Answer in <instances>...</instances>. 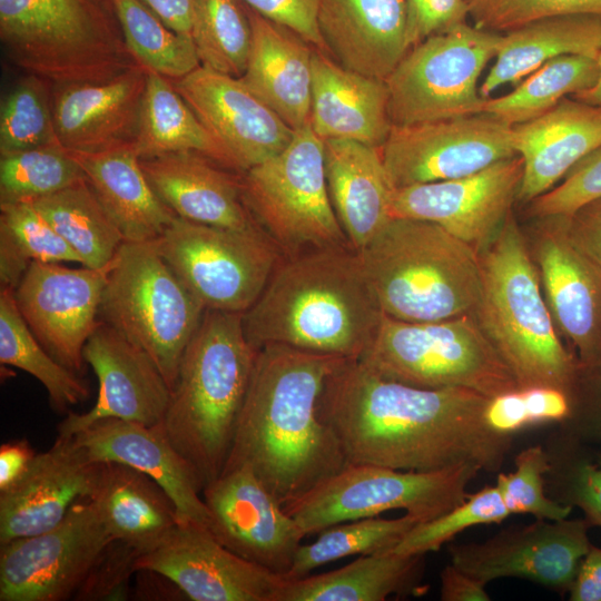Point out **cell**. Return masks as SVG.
Wrapping results in <instances>:
<instances>
[{
    "mask_svg": "<svg viewBox=\"0 0 601 601\" xmlns=\"http://www.w3.org/2000/svg\"><path fill=\"white\" fill-rule=\"evenodd\" d=\"M489 397L463 387L421 388L345 359L326 378L318 415L348 464L431 472L472 464L499 473L514 435L484 421Z\"/></svg>",
    "mask_w": 601,
    "mask_h": 601,
    "instance_id": "cell-1",
    "label": "cell"
},
{
    "mask_svg": "<svg viewBox=\"0 0 601 601\" xmlns=\"http://www.w3.org/2000/svg\"><path fill=\"white\" fill-rule=\"evenodd\" d=\"M511 515L496 485L469 494L463 503L443 515L416 524L392 550L401 554H426L439 551L464 530L501 523Z\"/></svg>",
    "mask_w": 601,
    "mask_h": 601,
    "instance_id": "cell-48",
    "label": "cell"
},
{
    "mask_svg": "<svg viewBox=\"0 0 601 601\" xmlns=\"http://www.w3.org/2000/svg\"><path fill=\"white\" fill-rule=\"evenodd\" d=\"M111 541L95 502L78 501L53 529L0 544V601L75 597Z\"/></svg>",
    "mask_w": 601,
    "mask_h": 601,
    "instance_id": "cell-14",
    "label": "cell"
},
{
    "mask_svg": "<svg viewBox=\"0 0 601 601\" xmlns=\"http://www.w3.org/2000/svg\"><path fill=\"white\" fill-rule=\"evenodd\" d=\"M530 248L554 325L580 363L601 361V267L568 237L561 216L541 218Z\"/></svg>",
    "mask_w": 601,
    "mask_h": 601,
    "instance_id": "cell-22",
    "label": "cell"
},
{
    "mask_svg": "<svg viewBox=\"0 0 601 601\" xmlns=\"http://www.w3.org/2000/svg\"><path fill=\"white\" fill-rule=\"evenodd\" d=\"M9 59L53 86L102 82L137 66L109 0H0Z\"/></svg>",
    "mask_w": 601,
    "mask_h": 601,
    "instance_id": "cell-7",
    "label": "cell"
},
{
    "mask_svg": "<svg viewBox=\"0 0 601 601\" xmlns=\"http://www.w3.org/2000/svg\"><path fill=\"white\" fill-rule=\"evenodd\" d=\"M481 470L472 464L431 472L347 464L331 479L284 505L305 536L346 521L403 510L420 523L434 520L467 497Z\"/></svg>",
    "mask_w": 601,
    "mask_h": 601,
    "instance_id": "cell-11",
    "label": "cell"
},
{
    "mask_svg": "<svg viewBox=\"0 0 601 601\" xmlns=\"http://www.w3.org/2000/svg\"><path fill=\"white\" fill-rule=\"evenodd\" d=\"M104 463L89 461L72 437L57 436L22 475L0 492V544L49 531L80 500L91 499Z\"/></svg>",
    "mask_w": 601,
    "mask_h": 601,
    "instance_id": "cell-24",
    "label": "cell"
},
{
    "mask_svg": "<svg viewBox=\"0 0 601 601\" xmlns=\"http://www.w3.org/2000/svg\"><path fill=\"white\" fill-rule=\"evenodd\" d=\"M242 184L256 223L288 257L352 248L328 195L324 140L309 122L283 151L245 171Z\"/></svg>",
    "mask_w": 601,
    "mask_h": 601,
    "instance_id": "cell-10",
    "label": "cell"
},
{
    "mask_svg": "<svg viewBox=\"0 0 601 601\" xmlns=\"http://www.w3.org/2000/svg\"><path fill=\"white\" fill-rule=\"evenodd\" d=\"M256 354L243 314L210 309L183 354L160 426L195 471L201 491L227 461Z\"/></svg>",
    "mask_w": 601,
    "mask_h": 601,
    "instance_id": "cell-4",
    "label": "cell"
},
{
    "mask_svg": "<svg viewBox=\"0 0 601 601\" xmlns=\"http://www.w3.org/2000/svg\"><path fill=\"white\" fill-rule=\"evenodd\" d=\"M154 244L205 309L244 314L282 262L258 224L243 229L176 216Z\"/></svg>",
    "mask_w": 601,
    "mask_h": 601,
    "instance_id": "cell-12",
    "label": "cell"
},
{
    "mask_svg": "<svg viewBox=\"0 0 601 601\" xmlns=\"http://www.w3.org/2000/svg\"><path fill=\"white\" fill-rule=\"evenodd\" d=\"M597 63H598L599 72H598V78L594 85L583 91H580L571 96V98L590 104V105L601 106V49L597 57Z\"/></svg>",
    "mask_w": 601,
    "mask_h": 601,
    "instance_id": "cell-62",
    "label": "cell"
},
{
    "mask_svg": "<svg viewBox=\"0 0 601 601\" xmlns=\"http://www.w3.org/2000/svg\"><path fill=\"white\" fill-rule=\"evenodd\" d=\"M357 361L384 378L421 388L463 387L487 397L520 388L473 314L425 323L384 314Z\"/></svg>",
    "mask_w": 601,
    "mask_h": 601,
    "instance_id": "cell-9",
    "label": "cell"
},
{
    "mask_svg": "<svg viewBox=\"0 0 601 601\" xmlns=\"http://www.w3.org/2000/svg\"><path fill=\"white\" fill-rule=\"evenodd\" d=\"M201 495L217 541L275 574H287L305 534L248 467L224 469Z\"/></svg>",
    "mask_w": 601,
    "mask_h": 601,
    "instance_id": "cell-20",
    "label": "cell"
},
{
    "mask_svg": "<svg viewBox=\"0 0 601 601\" xmlns=\"http://www.w3.org/2000/svg\"><path fill=\"white\" fill-rule=\"evenodd\" d=\"M134 147L139 159L193 151L227 167V160L173 81L147 70ZM228 168V167H227Z\"/></svg>",
    "mask_w": 601,
    "mask_h": 601,
    "instance_id": "cell-37",
    "label": "cell"
},
{
    "mask_svg": "<svg viewBox=\"0 0 601 601\" xmlns=\"http://www.w3.org/2000/svg\"><path fill=\"white\" fill-rule=\"evenodd\" d=\"M571 601H601V548L591 545L568 591Z\"/></svg>",
    "mask_w": 601,
    "mask_h": 601,
    "instance_id": "cell-59",
    "label": "cell"
},
{
    "mask_svg": "<svg viewBox=\"0 0 601 601\" xmlns=\"http://www.w3.org/2000/svg\"><path fill=\"white\" fill-rule=\"evenodd\" d=\"M383 316L358 253L323 248L282 260L243 314V327L257 351L279 344L359 359Z\"/></svg>",
    "mask_w": 601,
    "mask_h": 601,
    "instance_id": "cell-3",
    "label": "cell"
},
{
    "mask_svg": "<svg viewBox=\"0 0 601 601\" xmlns=\"http://www.w3.org/2000/svg\"><path fill=\"white\" fill-rule=\"evenodd\" d=\"M49 83L28 73L4 98L0 112V155L60 145Z\"/></svg>",
    "mask_w": 601,
    "mask_h": 601,
    "instance_id": "cell-47",
    "label": "cell"
},
{
    "mask_svg": "<svg viewBox=\"0 0 601 601\" xmlns=\"http://www.w3.org/2000/svg\"><path fill=\"white\" fill-rule=\"evenodd\" d=\"M601 16L570 14L541 19L501 35L495 62L479 91L483 98L504 83L518 85L551 59L581 55L597 59Z\"/></svg>",
    "mask_w": 601,
    "mask_h": 601,
    "instance_id": "cell-35",
    "label": "cell"
},
{
    "mask_svg": "<svg viewBox=\"0 0 601 601\" xmlns=\"http://www.w3.org/2000/svg\"><path fill=\"white\" fill-rule=\"evenodd\" d=\"M107 267L71 268L32 262L13 289L26 324L60 364L81 375L83 347L101 323Z\"/></svg>",
    "mask_w": 601,
    "mask_h": 601,
    "instance_id": "cell-18",
    "label": "cell"
},
{
    "mask_svg": "<svg viewBox=\"0 0 601 601\" xmlns=\"http://www.w3.org/2000/svg\"><path fill=\"white\" fill-rule=\"evenodd\" d=\"M318 23L342 66L385 80L408 51L406 0H321Z\"/></svg>",
    "mask_w": 601,
    "mask_h": 601,
    "instance_id": "cell-29",
    "label": "cell"
},
{
    "mask_svg": "<svg viewBox=\"0 0 601 601\" xmlns=\"http://www.w3.org/2000/svg\"><path fill=\"white\" fill-rule=\"evenodd\" d=\"M467 16L465 0H406L408 48L466 22Z\"/></svg>",
    "mask_w": 601,
    "mask_h": 601,
    "instance_id": "cell-55",
    "label": "cell"
},
{
    "mask_svg": "<svg viewBox=\"0 0 601 601\" xmlns=\"http://www.w3.org/2000/svg\"><path fill=\"white\" fill-rule=\"evenodd\" d=\"M86 175L62 146H42L0 157V204L32 201Z\"/></svg>",
    "mask_w": 601,
    "mask_h": 601,
    "instance_id": "cell-46",
    "label": "cell"
},
{
    "mask_svg": "<svg viewBox=\"0 0 601 601\" xmlns=\"http://www.w3.org/2000/svg\"><path fill=\"white\" fill-rule=\"evenodd\" d=\"M191 39L200 65L239 78L247 66L252 27L240 0H194Z\"/></svg>",
    "mask_w": 601,
    "mask_h": 601,
    "instance_id": "cell-45",
    "label": "cell"
},
{
    "mask_svg": "<svg viewBox=\"0 0 601 601\" xmlns=\"http://www.w3.org/2000/svg\"><path fill=\"white\" fill-rule=\"evenodd\" d=\"M139 162L156 195L176 216L236 229L257 224L245 203L242 178L210 158L181 151Z\"/></svg>",
    "mask_w": 601,
    "mask_h": 601,
    "instance_id": "cell-28",
    "label": "cell"
},
{
    "mask_svg": "<svg viewBox=\"0 0 601 601\" xmlns=\"http://www.w3.org/2000/svg\"><path fill=\"white\" fill-rule=\"evenodd\" d=\"M544 447L550 463L548 495L581 509L591 526H601V452L561 428L550 434Z\"/></svg>",
    "mask_w": 601,
    "mask_h": 601,
    "instance_id": "cell-44",
    "label": "cell"
},
{
    "mask_svg": "<svg viewBox=\"0 0 601 601\" xmlns=\"http://www.w3.org/2000/svg\"><path fill=\"white\" fill-rule=\"evenodd\" d=\"M512 139L524 166L516 200L530 203L601 147V106L565 97L540 117L512 126Z\"/></svg>",
    "mask_w": 601,
    "mask_h": 601,
    "instance_id": "cell-27",
    "label": "cell"
},
{
    "mask_svg": "<svg viewBox=\"0 0 601 601\" xmlns=\"http://www.w3.org/2000/svg\"><path fill=\"white\" fill-rule=\"evenodd\" d=\"M501 33L467 22L412 47L385 79L393 125L482 114L477 80L496 55Z\"/></svg>",
    "mask_w": 601,
    "mask_h": 601,
    "instance_id": "cell-13",
    "label": "cell"
},
{
    "mask_svg": "<svg viewBox=\"0 0 601 601\" xmlns=\"http://www.w3.org/2000/svg\"><path fill=\"white\" fill-rule=\"evenodd\" d=\"M328 195L352 248L361 250L392 218L395 187L380 148L346 139L324 141Z\"/></svg>",
    "mask_w": 601,
    "mask_h": 601,
    "instance_id": "cell-32",
    "label": "cell"
},
{
    "mask_svg": "<svg viewBox=\"0 0 601 601\" xmlns=\"http://www.w3.org/2000/svg\"><path fill=\"white\" fill-rule=\"evenodd\" d=\"M109 1H111V0H109Z\"/></svg>",
    "mask_w": 601,
    "mask_h": 601,
    "instance_id": "cell-63",
    "label": "cell"
},
{
    "mask_svg": "<svg viewBox=\"0 0 601 601\" xmlns=\"http://www.w3.org/2000/svg\"><path fill=\"white\" fill-rule=\"evenodd\" d=\"M571 412L570 396L558 388L533 386L489 397L484 421L494 432L514 435L543 423H562Z\"/></svg>",
    "mask_w": 601,
    "mask_h": 601,
    "instance_id": "cell-50",
    "label": "cell"
},
{
    "mask_svg": "<svg viewBox=\"0 0 601 601\" xmlns=\"http://www.w3.org/2000/svg\"><path fill=\"white\" fill-rule=\"evenodd\" d=\"M68 151L125 242H152L176 217L150 186L134 141L98 152Z\"/></svg>",
    "mask_w": 601,
    "mask_h": 601,
    "instance_id": "cell-33",
    "label": "cell"
},
{
    "mask_svg": "<svg viewBox=\"0 0 601 601\" xmlns=\"http://www.w3.org/2000/svg\"><path fill=\"white\" fill-rule=\"evenodd\" d=\"M171 81L223 150L228 168L245 173L278 155L294 137L237 77L200 66Z\"/></svg>",
    "mask_w": 601,
    "mask_h": 601,
    "instance_id": "cell-21",
    "label": "cell"
},
{
    "mask_svg": "<svg viewBox=\"0 0 601 601\" xmlns=\"http://www.w3.org/2000/svg\"><path fill=\"white\" fill-rule=\"evenodd\" d=\"M85 363L98 378V395L86 413L68 412L57 427L70 437L101 418H120L148 426L166 414L170 388L152 359L119 332L101 323L83 347Z\"/></svg>",
    "mask_w": 601,
    "mask_h": 601,
    "instance_id": "cell-23",
    "label": "cell"
},
{
    "mask_svg": "<svg viewBox=\"0 0 601 601\" xmlns=\"http://www.w3.org/2000/svg\"><path fill=\"white\" fill-rule=\"evenodd\" d=\"M345 359L279 344L259 348L224 469L248 467L283 506L343 470L348 463L318 401Z\"/></svg>",
    "mask_w": 601,
    "mask_h": 601,
    "instance_id": "cell-2",
    "label": "cell"
},
{
    "mask_svg": "<svg viewBox=\"0 0 601 601\" xmlns=\"http://www.w3.org/2000/svg\"><path fill=\"white\" fill-rule=\"evenodd\" d=\"M549 466L546 450L538 444L518 453L512 472L497 473L495 485L511 514L552 521L569 518L573 508L554 501L545 491Z\"/></svg>",
    "mask_w": 601,
    "mask_h": 601,
    "instance_id": "cell-49",
    "label": "cell"
},
{
    "mask_svg": "<svg viewBox=\"0 0 601 601\" xmlns=\"http://www.w3.org/2000/svg\"><path fill=\"white\" fill-rule=\"evenodd\" d=\"M125 43L142 68L177 80L200 67L189 37L168 28L141 0H111Z\"/></svg>",
    "mask_w": 601,
    "mask_h": 601,
    "instance_id": "cell-43",
    "label": "cell"
},
{
    "mask_svg": "<svg viewBox=\"0 0 601 601\" xmlns=\"http://www.w3.org/2000/svg\"><path fill=\"white\" fill-rule=\"evenodd\" d=\"M246 10L252 43L239 80L296 131L309 122L313 51L292 30Z\"/></svg>",
    "mask_w": 601,
    "mask_h": 601,
    "instance_id": "cell-31",
    "label": "cell"
},
{
    "mask_svg": "<svg viewBox=\"0 0 601 601\" xmlns=\"http://www.w3.org/2000/svg\"><path fill=\"white\" fill-rule=\"evenodd\" d=\"M70 437L91 462L121 463L147 474L169 495L179 522H195L210 532L211 515L197 475L160 424L101 418Z\"/></svg>",
    "mask_w": 601,
    "mask_h": 601,
    "instance_id": "cell-25",
    "label": "cell"
},
{
    "mask_svg": "<svg viewBox=\"0 0 601 601\" xmlns=\"http://www.w3.org/2000/svg\"><path fill=\"white\" fill-rule=\"evenodd\" d=\"M420 521L405 513L395 519L364 518L332 525L308 544L302 543L284 577L300 579L313 570L352 555L392 551Z\"/></svg>",
    "mask_w": 601,
    "mask_h": 601,
    "instance_id": "cell-42",
    "label": "cell"
},
{
    "mask_svg": "<svg viewBox=\"0 0 601 601\" xmlns=\"http://www.w3.org/2000/svg\"><path fill=\"white\" fill-rule=\"evenodd\" d=\"M193 601H276L283 577L234 553L205 526L179 522L135 561Z\"/></svg>",
    "mask_w": 601,
    "mask_h": 601,
    "instance_id": "cell-17",
    "label": "cell"
},
{
    "mask_svg": "<svg viewBox=\"0 0 601 601\" xmlns=\"http://www.w3.org/2000/svg\"><path fill=\"white\" fill-rule=\"evenodd\" d=\"M440 581V598L442 601L491 600L485 583L463 572L452 563L443 568Z\"/></svg>",
    "mask_w": 601,
    "mask_h": 601,
    "instance_id": "cell-58",
    "label": "cell"
},
{
    "mask_svg": "<svg viewBox=\"0 0 601 601\" xmlns=\"http://www.w3.org/2000/svg\"><path fill=\"white\" fill-rule=\"evenodd\" d=\"M601 197V147L578 161L562 181L529 203L526 213L538 219L568 216Z\"/></svg>",
    "mask_w": 601,
    "mask_h": 601,
    "instance_id": "cell-52",
    "label": "cell"
},
{
    "mask_svg": "<svg viewBox=\"0 0 601 601\" xmlns=\"http://www.w3.org/2000/svg\"><path fill=\"white\" fill-rule=\"evenodd\" d=\"M32 262L81 264L30 201L0 204V282L14 289Z\"/></svg>",
    "mask_w": 601,
    "mask_h": 601,
    "instance_id": "cell-41",
    "label": "cell"
},
{
    "mask_svg": "<svg viewBox=\"0 0 601 601\" xmlns=\"http://www.w3.org/2000/svg\"><path fill=\"white\" fill-rule=\"evenodd\" d=\"M561 218L570 240L601 267V197Z\"/></svg>",
    "mask_w": 601,
    "mask_h": 601,
    "instance_id": "cell-57",
    "label": "cell"
},
{
    "mask_svg": "<svg viewBox=\"0 0 601 601\" xmlns=\"http://www.w3.org/2000/svg\"><path fill=\"white\" fill-rule=\"evenodd\" d=\"M357 253L388 317L439 322L476 308L479 253L437 224L392 217Z\"/></svg>",
    "mask_w": 601,
    "mask_h": 601,
    "instance_id": "cell-6",
    "label": "cell"
},
{
    "mask_svg": "<svg viewBox=\"0 0 601 601\" xmlns=\"http://www.w3.org/2000/svg\"><path fill=\"white\" fill-rule=\"evenodd\" d=\"M425 554L393 551L359 555L329 572L286 580L276 601H384L391 595L417 594Z\"/></svg>",
    "mask_w": 601,
    "mask_h": 601,
    "instance_id": "cell-34",
    "label": "cell"
},
{
    "mask_svg": "<svg viewBox=\"0 0 601 601\" xmlns=\"http://www.w3.org/2000/svg\"><path fill=\"white\" fill-rule=\"evenodd\" d=\"M597 59L581 55H563L549 60L525 77L509 93L485 98L482 114L510 126L530 121L552 109L560 100L594 85Z\"/></svg>",
    "mask_w": 601,
    "mask_h": 601,
    "instance_id": "cell-40",
    "label": "cell"
},
{
    "mask_svg": "<svg viewBox=\"0 0 601 601\" xmlns=\"http://www.w3.org/2000/svg\"><path fill=\"white\" fill-rule=\"evenodd\" d=\"M36 455L26 440H14L0 446V492L11 486Z\"/></svg>",
    "mask_w": 601,
    "mask_h": 601,
    "instance_id": "cell-60",
    "label": "cell"
},
{
    "mask_svg": "<svg viewBox=\"0 0 601 601\" xmlns=\"http://www.w3.org/2000/svg\"><path fill=\"white\" fill-rule=\"evenodd\" d=\"M591 524L585 518L540 520L512 525L482 542L451 543V563L487 584L503 578L529 580L568 593L589 552Z\"/></svg>",
    "mask_w": 601,
    "mask_h": 601,
    "instance_id": "cell-16",
    "label": "cell"
},
{
    "mask_svg": "<svg viewBox=\"0 0 601 601\" xmlns=\"http://www.w3.org/2000/svg\"><path fill=\"white\" fill-rule=\"evenodd\" d=\"M309 124L322 140L346 139L381 148L392 129L385 80L313 52Z\"/></svg>",
    "mask_w": 601,
    "mask_h": 601,
    "instance_id": "cell-30",
    "label": "cell"
},
{
    "mask_svg": "<svg viewBox=\"0 0 601 601\" xmlns=\"http://www.w3.org/2000/svg\"><path fill=\"white\" fill-rule=\"evenodd\" d=\"M260 16L292 30L321 51L327 46L322 36L318 12L321 0H240Z\"/></svg>",
    "mask_w": 601,
    "mask_h": 601,
    "instance_id": "cell-56",
    "label": "cell"
},
{
    "mask_svg": "<svg viewBox=\"0 0 601 601\" xmlns=\"http://www.w3.org/2000/svg\"><path fill=\"white\" fill-rule=\"evenodd\" d=\"M513 210L479 253L481 294L473 313L520 388L571 395L579 359L561 342L539 272Z\"/></svg>",
    "mask_w": 601,
    "mask_h": 601,
    "instance_id": "cell-5",
    "label": "cell"
},
{
    "mask_svg": "<svg viewBox=\"0 0 601 601\" xmlns=\"http://www.w3.org/2000/svg\"><path fill=\"white\" fill-rule=\"evenodd\" d=\"M380 150L395 188L464 177L516 156L512 126L486 114L393 125Z\"/></svg>",
    "mask_w": 601,
    "mask_h": 601,
    "instance_id": "cell-15",
    "label": "cell"
},
{
    "mask_svg": "<svg viewBox=\"0 0 601 601\" xmlns=\"http://www.w3.org/2000/svg\"><path fill=\"white\" fill-rule=\"evenodd\" d=\"M147 70L140 65L102 82L53 86L52 110L60 145L98 152L134 141Z\"/></svg>",
    "mask_w": 601,
    "mask_h": 601,
    "instance_id": "cell-26",
    "label": "cell"
},
{
    "mask_svg": "<svg viewBox=\"0 0 601 601\" xmlns=\"http://www.w3.org/2000/svg\"><path fill=\"white\" fill-rule=\"evenodd\" d=\"M175 32L191 38L194 0H141Z\"/></svg>",
    "mask_w": 601,
    "mask_h": 601,
    "instance_id": "cell-61",
    "label": "cell"
},
{
    "mask_svg": "<svg viewBox=\"0 0 601 601\" xmlns=\"http://www.w3.org/2000/svg\"><path fill=\"white\" fill-rule=\"evenodd\" d=\"M205 311L154 240L124 242L107 266L100 319L152 359L170 391Z\"/></svg>",
    "mask_w": 601,
    "mask_h": 601,
    "instance_id": "cell-8",
    "label": "cell"
},
{
    "mask_svg": "<svg viewBox=\"0 0 601 601\" xmlns=\"http://www.w3.org/2000/svg\"><path fill=\"white\" fill-rule=\"evenodd\" d=\"M140 554L136 548L114 540L93 565L75 599L92 600L120 595L125 581L135 570V561Z\"/></svg>",
    "mask_w": 601,
    "mask_h": 601,
    "instance_id": "cell-54",
    "label": "cell"
},
{
    "mask_svg": "<svg viewBox=\"0 0 601 601\" xmlns=\"http://www.w3.org/2000/svg\"><path fill=\"white\" fill-rule=\"evenodd\" d=\"M476 28L509 32L528 23L560 16H601V0H465Z\"/></svg>",
    "mask_w": 601,
    "mask_h": 601,
    "instance_id": "cell-51",
    "label": "cell"
},
{
    "mask_svg": "<svg viewBox=\"0 0 601 601\" xmlns=\"http://www.w3.org/2000/svg\"><path fill=\"white\" fill-rule=\"evenodd\" d=\"M570 401V415L559 428L587 444H601V361L579 362Z\"/></svg>",
    "mask_w": 601,
    "mask_h": 601,
    "instance_id": "cell-53",
    "label": "cell"
},
{
    "mask_svg": "<svg viewBox=\"0 0 601 601\" xmlns=\"http://www.w3.org/2000/svg\"><path fill=\"white\" fill-rule=\"evenodd\" d=\"M91 500L111 538L140 553L179 523L177 509L161 486L121 463H104Z\"/></svg>",
    "mask_w": 601,
    "mask_h": 601,
    "instance_id": "cell-36",
    "label": "cell"
},
{
    "mask_svg": "<svg viewBox=\"0 0 601 601\" xmlns=\"http://www.w3.org/2000/svg\"><path fill=\"white\" fill-rule=\"evenodd\" d=\"M0 362L37 378L59 413L89 396L80 374L53 358L32 334L17 307L13 289L8 287H1L0 293Z\"/></svg>",
    "mask_w": 601,
    "mask_h": 601,
    "instance_id": "cell-39",
    "label": "cell"
},
{
    "mask_svg": "<svg viewBox=\"0 0 601 601\" xmlns=\"http://www.w3.org/2000/svg\"><path fill=\"white\" fill-rule=\"evenodd\" d=\"M30 203L78 254L82 266L107 267L125 242L86 177Z\"/></svg>",
    "mask_w": 601,
    "mask_h": 601,
    "instance_id": "cell-38",
    "label": "cell"
},
{
    "mask_svg": "<svg viewBox=\"0 0 601 601\" xmlns=\"http://www.w3.org/2000/svg\"><path fill=\"white\" fill-rule=\"evenodd\" d=\"M523 168L516 155L464 177L395 188L392 217L437 224L480 253L512 210Z\"/></svg>",
    "mask_w": 601,
    "mask_h": 601,
    "instance_id": "cell-19",
    "label": "cell"
}]
</instances>
